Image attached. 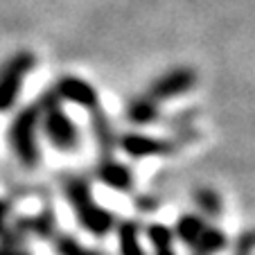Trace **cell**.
I'll use <instances>...</instances> for the list:
<instances>
[{
  "label": "cell",
  "mask_w": 255,
  "mask_h": 255,
  "mask_svg": "<svg viewBox=\"0 0 255 255\" xmlns=\"http://www.w3.org/2000/svg\"><path fill=\"white\" fill-rule=\"evenodd\" d=\"M122 253L142 255L140 244H138V235H135V228H131V224H125V228H122Z\"/></svg>",
  "instance_id": "9c48e42d"
},
{
  "label": "cell",
  "mask_w": 255,
  "mask_h": 255,
  "mask_svg": "<svg viewBox=\"0 0 255 255\" xmlns=\"http://www.w3.org/2000/svg\"><path fill=\"white\" fill-rule=\"evenodd\" d=\"M34 66V57L32 54H18L16 59H11L7 70L0 77V111H7L11 104L16 102L23 86V79L27 77V72Z\"/></svg>",
  "instance_id": "3957f363"
},
{
  "label": "cell",
  "mask_w": 255,
  "mask_h": 255,
  "mask_svg": "<svg viewBox=\"0 0 255 255\" xmlns=\"http://www.w3.org/2000/svg\"><path fill=\"white\" fill-rule=\"evenodd\" d=\"M43 129L48 133V140L61 151H68V149H75L77 147V129L68 120V116L57 109V106H50L48 111L43 116Z\"/></svg>",
  "instance_id": "277c9868"
},
{
  "label": "cell",
  "mask_w": 255,
  "mask_h": 255,
  "mask_svg": "<svg viewBox=\"0 0 255 255\" xmlns=\"http://www.w3.org/2000/svg\"><path fill=\"white\" fill-rule=\"evenodd\" d=\"M36 125H39V111L25 109L11 125V147L23 165H34L39 160V147H36Z\"/></svg>",
  "instance_id": "7a4b0ae2"
},
{
  "label": "cell",
  "mask_w": 255,
  "mask_h": 255,
  "mask_svg": "<svg viewBox=\"0 0 255 255\" xmlns=\"http://www.w3.org/2000/svg\"><path fill=\"white\" fill-rule=\"evenodd\" d=\"M125 147L131 156H154L163 151V144L154 138H144V135H129L125 140Z\"/></svg>",
  "instance_id": "52a82bcc"
},
{
  "label": "cell",
  "mask_w": 255,
  "mask_h": 255,
  "mask_svg": "<svg viewBox=\"0 0 255 255\" xmlns=\"http://www.w3.org/2000/svg\"><path fill=\"white\" fill-rule=\"evenodd\" d=\"M125 172H127L125 167L111 163V165H106V167L102 169V176H104L111 185H116V188H127V185H129V178H127Z\"/></svg>",
  "instance_id": "ba28073f"
},
{
  "label": "cell",
  "mask_w": 255,
  "mask_h": 255,
  "mask_svg": "<svg viewBox=\"0 0 255 255\" xmlns=\"http://www.w3.org/2000/svg\"><path fill=\"white\" fill-rule=\"evenodd\" d=\"M192 86H194V75L190 70H172L156 82L151 95H154L156 100H167V97L183 95V93H188Z\"/></svg>",
  "instance_id": "5b68a950"
},
{
  "label": "cell",
  "mask_w": 255,
  "mask_h": 255,
  "mask_svg": "<svg viewBox=\"0 0 255 255\" xmlns=\"http://www.w3.org/2000/svg\"><path fill=\"white\" fill-rule=\"evenodd\" d=\"M59 95H63L68 102L79 106H95L97 104V93L88 82L77 77H66L59 82Z\"/></svg>",
  "instance_id": "8992f818"
},
{
  "label": "cell",
  "mask_w": 255,
  "mask_h": 255,
  "mask_svg": "<svg viewBox=\"0 0 255 255\" xmlns=\"http://www.w3.org/2000/svg\"><path fill=\"white\" fill-rule=\"evenodd\" d=\"M59 251H61L63 255H93V253H88V251H84L77 242H72V240L59 242Z\"/></svg>",
  "instance_id": "30bf717a"
},
{
  "label": "cell",
  "mask_w": 255,
  "mask_h": 255,
  "mask_svg": "<svg viewBox=\"0 0 255 255\" xmlns=\"http://www.w3.org/2000/svg\"><path fill=\"white\" fill-rule=\"evenodd\" d=\"M68 199H70L72 208L77 212L79 222L84 224V228H88L95 235H106L109 228H111L113 219L106 210H102L95 201H93L88 188L82 183V181H72L68 185Z\"/></svg>",
  "instance_id": "6da1fadb"
},
{
  "label": "cell",
  "mask_w": 255,
  "mask_h": 255,
  "mask_svg": "<svg viewBox=\"0 0 255 255\" xmlns=\"http://www.w3.org/2000/svg\"><path fill=\"white\" fill-rule=\"evenodd\" d=\"M2 222H5V206L0 203V228H2Z\"/></svg>",
  "instance_id": "8fae6325"
},
{
  "label": "cell",
  "mask_w": 255,
  "mask_h": 255,
  "mask_svg": "<svg viewBox=\"0 0 255 255\" xmlns=\"http://www.w3.org/2000/svg\"><path fill=\"white\" fill-rule=\"evenodd\" d=\"M0 255H25V253H16V251H2Z\"/></svg>",
  "instance_id": "7c38bea8"
}]
</instances>
